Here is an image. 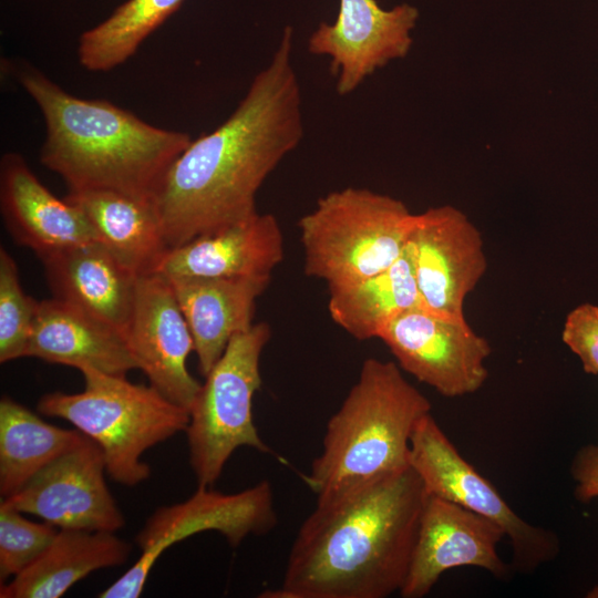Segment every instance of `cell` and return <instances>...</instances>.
<instances>
[{
    "label": "cell",
    "mask_w": 598,
    "mask_h": 598,
    "mask_svg": "<svg viewBox=\"0 0 598 598\" xmlns=\"http://www.w3.org/2000/svg\"><path fill=\"white\" fill-rule=\"evenodd\" d=\"M168 280L189 326L198 370L206 377L230 339L254 324L256 302L271 277Z\"/></svg>",
    "instance_id": "cell-20"
},
{
    "label": "cell",
    "mask_w": 598,
    "mask_h": 598,
    "mask_svg": "<svg viewBox=\"0 0 598 598\" xmlns=\"http://www.w3.org/2000/svg\"><path fill=\"white\" fill-rule=\"evenodd\" d=\"M417 18L409 3L385 10L375 0H340L336 21L319 24L308 51L329 58L336 90L347 95L378 69L408 54Z\"/></svg>",
    "instance_id": "cell-13"
},
{
    "label": "cell",
    "mask_w": 598,
    "mask_h": 598,
    "mask_svg": "<svg viewBox=\"0 0 598 598\" xmlns=\"http://www.w3.org/2000/svg\"><path fill=\"white\" fill-rule=\"evenodd\" d=\"M97 240L138 276L155 272L169 250L152 198L112 189L68 192Z\"/></svg>",
    "instance_id": "cell-21"
},
{
    "label": "cell",
    "mask_w": 598,
    "mask_h": 598,
    "mask_svg": "<svg viewBox=\"0 0 598 598\" xmlns=\"http://www.w3.org/2000/svg\"><path fill=\"white\" fill-rule=\"evenodd\" d=\"M59 528L35 523L4 501L0 503V581L30 566L52 543Z\"/></svg>",
    "instance_id": "cell-27"
},
{
    "label": "cell",
    "mask_w": 598,
    "mask_h": 598,
    "mask_svg": "<svg viewBox=\"0 0 598 598\" xmlns=\"http://www.w3.org/2000/svg\"><path fill=\"white\" fill-rule=\"evenodd\" d=\"M270 337L266 322L235 334L189 409V464L200 486L210 487L240 446L270 453L252 420V399L262 382L260 358Z\"/></svg>",
    "instance_id": "cell-7"
},
{
    "label": "cell",
    "mask_w": 598,
    "mask_h": 598,
    "mask_svg": "<svg viewBox=\"0 0 598 598\" xmlns=\"http://www.w3.org/2000/svg\"><path fill=\"white\" fill-rule=\"evenodd\" d=\"M283 254V235L277 218L257 212L169 249L155 272L167 278L271 277Z\"/></svg>",
    "instance_id": "cell-17"
},
{
    "label": "cell",
    "mask_w": 598,
    "mask_h": 598,
    "mask_svg": "<svg viewBox=\"0 0 598 598\" xmlns=\"http://www.w3.org/2000/svg\"><path fill=\"white\" fill-rule=\"evenodd\" d=\"M184 0H126L103 21L82 32L78 59L82 68L106 72L127 61Z\"/></svg>",
    "instance_id": "cell-25"
},
{
    "label": "cell",
    "mask_w": 598,
    "mask_h": 598,
    "mask_svg": "<svg viewBox=\"0 0 598 598\" xmlns=\"http://www.w3.org/2000/svg\"><path fill=\"white\" fill-rule=\"evenodd\" d=\"M105 472L101 447L86 436L1 501L59 529L115 533L125 519L106 485Z\"/></svg>",
    "instance_id": "cell-12"
},
{
    "label": "cell",
    "mask_w": 598,
    "mask_h": 598,
    "mask_svg": "<svg viewBox=\"0 0 598 598\" xmlns=\"http://www.w3.org/2000/svg\"><path fill=\"white\" fill-rule=\"evenodd\" d=\"M277 523L268 481L234 494L200 486L186 501L158 507L135 537L137 560L100 598H137L159 556L172 545L203 532H218L237 547L247 536L269 532Z\"/></svg>",
    "instance_id": "cell-8"
},
{
    "label": "cell",
    "mask_w": 598,
    "mask_h": 598,
    "mask_svg": "<svg viewBox=\"0 0 598 598\" xmlns=\"http://www.w3.org/2000/svg\"><path fill=\"white\" fill-rule=\"evenodd\" d=\"M571 475L576 498L588 502L598 497V445H586L576 453Z\"/></svg>",
    "instance_id": "cell-29"
},
{
    "label": "cell",
    "mask_w": 598,
    "mask_h": 598,
    "mask_svg": "<svg viewBox=\"0 0 598 598\" xmlns=\"http://www.w3.org/2000/svg\"><path fill=\"white\" fill-rule=\"evenodd\" d=\"M421 306L410 248L386 269L362 280L329 288L331 319L358 340L378 338L401 312Z\"/></svg>",
    "instance_id": "cell-23"
},
{
    "label": "cell",
    "mask_w": 598,
    "mask_h": 598,
    "mask_svg": "<svg viewBox=\"0 0 598 598\" xmlns=\"http://www.w3.org/2000/svg\"><path fill=\"white\" fill-rule=\"evenodd\" d=\"M17 79L44 120L40 161L64 181L68 192L112 189L153 198L193 140L106 100L72 95L29 64L18 65Z\"/></svg>",
    "instance_id": "cell-3"
},
{
    "label": "cell",
    "mask_w": 598,
    "mask_h": 598,
    "mask_svg": "<svg viewBox=\"0 0 598 598\" xmlns=\"http://www.w3.org/2000/svg\"><path fill=\"white\" fill-rule=\"evenodd\" d=\"M413 215L400 199L367 188L327 194L298 223L305 274L329 288L379 274L404 251Z\"/></svg>",
    "instance_id": "cell-6"
},
{
    "label": "cell",
    "mask_w": 598,
    "mask_h": 598,
    "mask_svg": "<svg viewBox=\"0 0 598 598\" xmlns=\"http://www.w3.org/2000/svg\"><path fill=\"white\" fill-rule=\"evenodd\" d=\"M432 405L392 361L367 359L329 419L307 484L327 498L410 466L412 435Z\"/></svg>",
    "instance_id": "cell-4"
},
{
    "label": "cell",
    "mask_w": 598,
    "mask_h": 598,
    "mask_svg": "<svg viewBox=\"0 0 598 598\" xmlns=\"http://www.w3.org/2000/svg\"><path fill=\"white\" fill-rule=\"evenodd\" d=\"M409 462L427 495L461 505L504 530L512 547L513 570L530 574L557 556V536L513 511L496 487L461 455L432 413L414 430Z\"/></svg>",
    "instance_id": "cell-9"
},
{
    "label": "cell",
    "mask_w": 598,
    "mask_h": 598,
    "mask_svg": "<svg viewBox=\"0 0 598 598\" xmlns=\"http://www.w3.org/2000/svg\"><path fill=\"white\" fill-rule=\"evenodd\" d=\"M40 259L53 298L97 317L125 334L133 311L137 274L97 240Z\"/></svg>",
    "instance_id": "cell-19"
},
{
    "label": "cell",
    "mask_w": 598,
    "mask_h": 598,
    "mask_svg": "<svg viewBox=\"0 0 598 598\" xmlns=\"http://www.w3.org/2000/svg\"><path fill=\"white\" fill-rule=\"evenodd\" d=\"M504 530L491 519L450 501L427 495L405 581L403 598L425 597L446 570L478 567L498 579L513 571L497 546Z\"/></svg>",
    "instance_id": "cell-14"
},
{
    "label": "cell",
    "mask_w": 598,
    "mask_h": 598,
    "mask_svg": "<svg viewBox=\"0 0 598 598\" xmlns=\"http://www.w3.org/2000/svg\"><path fill=\"white\" fill-rule=\"evenodd\" d=\"M39 301L23 290L16 260L0 247V362L25 357Z\"/></svg>",
    "instance_id": "cell-26"
},
{
    "label": "cell",
    "mask_w": 598,
    "mask_h": 598,
    "mask_svg": "<svg viewBox=\"0 0 598 598\" xmlns=\"http://www.w3.org/2000/svg\"><path fill=\"white\" fill-rule=\"evenodd\" d=\"M426 491L408 466L317 499L268 598H385L410 567Z\"/></svg>",
    "instance_id": "cell-2"
},
{
    "label": "cell",
    "mask_w": 598,
    "mask_h": 598,
    "mask_svg": "<svg viewBox=\"0 0 598 598\" xmlns=\"http://www.w3.org/2000/svg\"><path fill=\"white\" fill-rule=\"evenodd\" d=\"M132 546L112 532L59 529L49 547L10 582L1 598H59L91 573L121 566Z\"/></svg>",
    "instance_id": "cell-22"
},
{
    "label": "cell",
    "mask_w": 598,
    "mask_h": 598,
    "mask_svg": "<svg viewBox=\"0 0 598 598\" xmlns=\"http://www.w3.org/2000/svg\"><path fill=\"white\" fill-rule=\"evenodd\" d=\"M25 357L122 377L138 369L121 330L53 297L39 301Z\"/></svg>",
    "instance_id": "cell-18"
},
{
    "label": "cell",
    "mask_w": 598,
    "mask_h": 598,
    "mask_svg": "<svg viewBox=\"0 0 598 598\" xmlns=\"http://www.w3.org/2000/svg\"><path fill=\"white\" fill-rule=\"evenodd\" d=\"M0 210L12 239L39 258L97 240L84 213L55 197L18 153L0 161Z\"/></svg>",
    "instance_id": "cell-16"
},
{
    "label": "cell",
    "mask_w": 598,
    "mask_h": 598,
    "mask_svg": "<svg viewBox=\"0 0 598 598\" xmlns=\"http://www.w3.org/2000/svg\"><path fill=\"white\" fill-rule=\"evenodd\" d=\"M408 246L420 302L439 316L462 320L464 301L487 268L480 230L453 206L414 214Z\"/></svg>",
    "instance_id": "cell-11"
},
{
    "label": "cell",
    "mask_w": 598,
    "mask_h": 598,
    "mask_svg": "<svg viewBox=\"0 0 598 598\" xmlns=\"http://www.w3.org/2000/svg\"><path fill=\"white\" fill-rule=\"evenodd\" d=\"M86 437L47 423L9 396L0 400V495L8 498Z\"/></svg>",
    "instance_id": "cell-24"
},
{
    "label": "cell",
    "mask_w": 598,
    "mask_h": 598,
    "mask_svg": "<svg viewBox=\"0 0 598 598\" xmlns=\"http://www.w3.org/2000/svg\"><path fill=\"white\" fill-rule=\"evenodd\" d=\"M379 339L399 367L447 398L478 391L488 377V341L465 319H450L422 306L394 317Z\"/></svg>",
    "instance_id": "cell-10"
},
{
    "label": "cell",
    "mask_w": 598,
    "mask_h": 598,
    "mask_svg": "<svg viewBox=\"0 0 598 598\" xmlns=\"http://www.w3.org/2000/svg\"><path fill=\"white\" fill-rule=\"evenodd\" d=\"M292 42L288 25L231 115L192 140L163 176L152 199L169 249L256 214L260 186L300 143L301 90Z\"/></svg>",
    "instance_id": "cell-1"
},
{
    "label": "cell",
    "mask_w": 598,
    "mask_h": 598,
    "mask_svg": "<svg viewBox=\"0 0 598 598\" xmlns=\"http://www.w3.org/2000/svg\"><path fill=\"white\" fill-rule=\"evenodd\" d=\"M80 371L83 391L47 393L38 401L39 413L63 419L93 440L103 452L106 473L113 481L128 487L145 482L151 467L142 455L186 431L189 411L152 385L91 368Z\"/></svg>",
    "instance_id": "cell-5"
},
{
    "label": "cell",
    "mask_w": 598,
    "mask_h": 598,
    "mask_svg": "<svg viewBox=\"0 0 598 598\" xmlns=\"http://www.w3.org/2000/svg\"><path fill=\"white\" fill-rule=\"evenodd\" d=\"M125 338L150 385L189 411L202 383L186 367L194 339L167 277H138Z\"/></svg>",
    "instance_id": "cell-15"
},
{
    "label": "cell",
    "mask_w": 598,
    "mask_h": 598,
    "mask_svg": "<svg viewBox=\"0 0 598 598\" xmlns=\"http://www.w3.org/2000/svg\"><path fill=\"white\" fill-rule=\"evenodd\" d=\"M561 339L587 373L598 374V306L582 303L574 308L566 317Z\"/></svg>",
    "instance_id": "cell-28"
}]
</instances>
